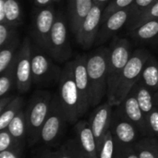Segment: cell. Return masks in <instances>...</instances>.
<instances>
[{"mask_svg":"<svg viewBox=\"0 0 158 158\" xmlns=\"http://www.w3.org/2000/svg\"><path fill=\"white\" fill-rule=\"evenodd\" d=\"M55 95L59 101L69 124H76L84 116L74 79V60L64 66L58 81L57 92Z\"/></svg>","mask_w":158,"mask_h":158,"instance_id":"obj_1","label":"cell"},{"mask_svg":"<svg viewBox=\"0 0 158 158\" xmlns=\"http://www.w3.org/2000/svg\"><path fill=\"white\" fill-rule=\"evenodd\" d=\"M110 49L100 47L87 56L91 107L97 106L107 94V68Z\"/></svg>","mask_w":158,"mask_h":158,"instance_id":"obj_2","label":"cell"},{"mask_svg":"<svg viewBox=\"0 0 158 158\" xmlns=\"http://www.w3.org/2000/svg\"><path fill=\"white\" fill-rule=\"evenodd\" d=\"M53 94L39 90L33 93L25 108L27 125V143L32 147L40 143L42 128L49 114Z\"/></svg>","mask_w":158,"mask_h":158,"instance_id":"obj_3","label":"cell"},{"mask_svg":"<svg viewBox=\"0 0 158 158\" xmlns=\"http://www.w3.org/2000/svg\"><path fill=\"white\" fill-rule=\"evenodd\" d=\"M109 49L106 98L112 106L121 74L131 56V44L125 38H115Z\"/></svg>","mask_w":158,"mask_h":158,"instance_id":"obj_4","label":"cell"},{"mask_svg":"<svg viewBox=\"0 0 158 158\" xmlns=\"http://www.w3.org/2000/svg\"><path fill=\"white\" fill-rule=\"evenodd\" d=\"M68 124L67 117L58 99L54 94L49 114L41 131L40 143L42 146L49 149L56 147L64 137Z\"/></svg>","mask_w":158,"mask_h":158,"instance_id":"obj_5","label":"cell"},{"mask_svg":"<svg viewBox=\"0 0 158 158\" xmlns=\"http://www.w3.org/2000/svg\"><path fill=\"white\" fill-rule=\"evenodd\" d=\"M149 56L150 54L144 49H139L131 53V56L121 74L112 105L113 106H118L131 92L134 85L140 81L143 66Z\"/></svg>","mask_w":158,"mask_h":158,"instance_id":"obj_6","label":"cell"},{"mask_svg":"<svg viewBox=\"0 0 158 158\" xmlns=\"http://www.w3.org/2000/svg\"><path fill=\"white\" fill-rule=\"evenodd\" d=\"M46 52L57 62H64L71 56L67 22L62 13H56Z\"/></svg>","mask_w":158,"mask_h":158,"instance_id":"obj_7","label":"cell"},{"mask_svg":"<svg viewBox=\"0 0 158 158\" xmlns=\"http://www.w3.org/2000/svg\"><path fill=\"white\" fill-rule=\"evenodd\" d=\"M32 83L36 86L46 87L58 82L61 75L60 69L56 67L43 52L33 49L31 56Z\"/></svg>","mask_w":158,"mask_h":158,"instance_id":"obj_8","label":"cell"},{"mask_svg":"<svg viewBox=\"0 0 158 158\" xmlns=\"http://www.w3.org/2000/svg\"><path fill=\"white\" fill-rule=\"evenodd\" d=\"M104 5L94 3L90 12L81 21L77 32L75 33L76 41L84 49L93 46L103 21Z\"/></svg>","mask_w":158,"mask_h":158,"instance_id":"obj_9","label":"cell"},{"mask_svg":"<svg viewBox=\"0 0 158 158\" xmlns=\"http://www.w3.org/2000/svg\"><path fill=\"white\" fill-rule=\"evenodd\" d=\"M32 48L30 39H24L17 54L16 65V88L19 94H26L30 91L32 83L31 71Z\"/></svg>","mask_w":158,"mask_h":158,"instance_id":"obj_10","label":"cell"},{"mask_svg":"<svg viewBox=\"0 0 158 158\" xmlns=\"http://www.w3.org/2000/svg\"><path fill=\"white\" fill-rule=\"evenodd\" d=\"M56 13L54 6H48L38 8L33 19L32 35L39 48L47 50L52 28L56 20Z\"/></svg>","mask_w":158,"mask_h":158,"instance_id":"obj_11","label":"cell"},{"mask_svg":"<svg viewBox=\"0 0 158 158\" xmlns=\"http://www.w3.org/2000/svg\"><path fill=\"white\" fill-rule=\"evenodd\" d=\"M116 110L123 118L134 124L143 137H152L149 131L148 120L141 109L135 94L132 90L127 95V97L118 106H116Z\"/></svg>","mask_w":158,"mask_h":158,"instance_id":"obj_12","label":"cell"},{"mask_svg":"<svg viewBox=\"0 0 158 158\" xmlns=\"http://www.w3.org/2000/svg\"><path fill=\"white\" fill-rule=\"evenodd\" d=\"M110 130L116 145H133L140 137H143L137 127L123 118L117 110L113 113Z\"/></svg>","mask_w":158,"mask_h":158,"instance_id":"obj_13","label":"cell"},{"mask_svg":"<svg viewBox=\"0 0 158 158\" xmlns=\"http://www.w3.org/2000/svg\"><path fill=\"white\" fill-rule=\"evenodd\" d=\"M86 62L87 56H77L74 60V79L79 92L83 115H85L89 107H91L90 82Z\"/></svg>","mask_w":158,"mask_h":158,"instance_id":"obj_14","label":"cell"},{"mask_svg":"<svg viewBox=\"0 0 158 158\" xmlns=\"http://www.w3.org/2000/svg\"><path fill=\"white\" fill-rule=\"evenodd\" d=\"M113 113V106L106 101V103L97 106L91 116L89 123L96 140L97 147L100 146L106 132L110 130Z\"/></svg>","mask_w":158,"mask_h":158,"instance_id":"obj_15","label":"cell"},{"mask_svg":"<svg viewBox=\"0 0 158 158\" xmlns=\"http://www.w3.org/2000/svg\"><path fill=\"white\" fill-rule=\"evenodd\" d=\"M132 16L131 7H127L113 12L107 18H106L101 24L98 35L97 42L98 44H103L111 38L118 31H119L126 23L129 22Z\"/></svg>","mask_w":158,"mask_h":158,"instance_id":"obj_16","label":"cell"},{"mask_svg":"<svg viewBox=\"0 0 158 158\" xmlns=\"http://www.w3.org/2000/svg\"><path fill=\"white\" fill-rule=\"evenodd\" d=\"M75 131L77 143L85 156L87 158H99L96 140L90 123L84 120H79L75 124Z\"/></svg>","mask_w":158,"mask_h":158,"instance_id":"obj_17","label":"cell"},{"mask_svg":"<svg viewBox=\"0 0 158 158\" xmlns=\"http://www.w3.org/2000/svg\"><path fill=\"white\" fill-rule=\"evenodd\" d=\"M94 0H69V19L72 32L75 34L83 20L94 6Z\"/></svg>","mask_w":158,"mask_h":158,"instance_id":"obj_18","label":"cell"},{"mask_svg":"<svg viewBox=\"0 0 158 158\" xmlns=\"http://www.w3.org/2000/svg\"><path fill=\"white\" fill-rule=\"evenodd\" d=\"M133 93L137 98L139 106L145 115L146 118L156 107L155 101V93H153L148 87H146L141 81H139L132 88Z\"/></svg>","mask_w":158,"mask_h":158,"instance_id":"obj_19","label":"cell"},{"mask_svg":"<svg viewBox=\"0 0 158 158\" xmlns=\"http://www.w3.org/2000/svg\"><path fill=\"white\" fill-rule=\"evenodd\" d=\"M140 81L153 93L158 91V62L151 55L143 66Z\"/></svg>","mask_w":158,"mask_h":158,"instance_id":"obj_20","label":"cell"},{"mask_svg":"<svg viewBox=\"0 0 158 158\" xmlns=\"http://www.w3.org/2000/svg\"><path fill=\"white\" fill-rule=\"evenodd\" d=\"M131 36L136 41L147 42L158 36V19L147 20L139 26L129 30Z\"/></svg>","mask_w":158,"mask_h":158,"instance_id":"obj_21","label":"cell"},{"mask_svg":"<svg viewBox=\"0 0 158 158\" xmlns=\"http://www.w3.org/2000/svg\"><path fill=\"white\" fill-rule=\"evenodd\" d=\"M10 134L21 144L25 145L27 143V125L25 108L22 109L9 123L7 127Z\"/></svg>","mask_w":158,"mask_h":158,"instance_id":"obj_22","label":"cell"},{"mask_svg":"<svg viewBox=\"0 0 158 158\" xmlns=\"http://www.w3.org/2000/svg\"><path fill=\"white\" fill-rule=\"evenodd\" d=\"M158 141L155 137H143L133 144L139 158H157Z\"/></svg>","mask_w":158,"mask_h":158,"instance_id":"obj_23","label":"cell"},{"mask_svg":"<svg viewBox=\"0 0 158 158\" xmlns=\"http://www.w3.org/2000/svg\"><path fill=\"white\" fill-rule=\"evenodd\" d=\"M24 109V99L20 96H15L11 103L0 113V131L7 129L12 119Z\"/></svg>","mask_w":158,"mask_h":158,"instance_id":"obj_24","label":"cell"},{"mask_svg":"<svg viewBox=\"0 0 158 158\" xmlns=\"http://www.w3.org/2000/svg\"><path fill=\"white\" fill-rule=\"evenodd\" d=\"M19 38H15L12 42L0 48V73H3L16 58L19 52Z\"/></svg>","mask_w":158,"mask_h":158,"instance_id":"obj_25","label":"cell"},{"mask_svg":"<svg viewBox=\"0 0 158 158\" xmlns=\"http://www.w3.org/2000/svg\"><path fill=\"white\" fill-rule=\"evenodd\" d=\"M21 15L18 0H5V23L17 27L21 24Z\"/></svg>","mask_w":158,"mask_h":158,"instance_id":"obj_26","label":"cell"},{"mask_svg":"<svg viewBox=\"0 0 158 158\" xmlns=\"http://www.w3.org/2000/svg\"><path fill=\"white\" fill-rule=\"evenodd\" d=\"M16 65H17V56L10 64V66L1 73L0 77V97L8 94L13 84L16 85Z\"/></svg>","mask_w":158,"mask_h":158,"instance_id":"obj_27","label":"cell"},{"mask_svg":"<svg viewBox=\"0 0 158 158\" xmlns=\"http://www.w3.org/2000/svg\"><path fill=\"white\" fill-rule=\"evenodd\" d=\"M154 19H158V0H156L154 4H152L148 8H146L143 12H142L137 17L131 19L128 22V29L131 30L140 24Z\"/></svg>","mask_w":158,"mask_h":158,"instance_id":"obj_28","label":"cell"},{"mask_svg":"<svg viewBox=\"0 0 158 158\" xmlns=\"http://www.w3.org/2000/svg\"><path fill=\"white\" fill-rule=\"evenodd\" d=\"M116 151V144L113 133L109 130L105 138L103 139L100 146L98 147V157L99 158H114Z\"/></svg>","mask_w":158,"mask_h":158,"instance_id":"obj_29","label":"cell"},{"mask_svg":"<svg viewBox=\"0 0 158 158\" xmlns=\"http://www.w3.org/2000/svg\"><path fill=\"white\" fill-rule=\"evenodd\" d=\"M23 144L19 143L8 131L7 129L0 131V152L12 150V149H19L24 150Z\"/></svg>","mask_w":158,"mask_h":158,"instance_id":"obj_30","label":"cell"},{"mask_svg":"<svg viewBox=\"0 0 158 158\" xmlns=\"http://www.w3.org/2000/svg\"><path fill=\"white\" fill-rule=\"evenodd\" d=\"M17 37H19V34L16 27L5 22H0V48L9 44Z\"/></svg>","mask_w":158,"mask_h":158,"instance_id":"obj_31","label":"cell"},{"mask_svg":"<svg viewBox=\"0 0 158 158\" xmlns=\"http://www.w3.org/2000/svg\"><path fill=\"white\" fill-rule=\"evenodd\" d=\"M133 2H134V0H112L109 3V5L104 9L103 20L106 18H107L110 14L115 12V11H118V10L124 9V8L131 6Z\"/></svg>","mask_w":158,"mask_h":158,"instance_id":"obj_32","label":"cell"},{"mask_svg":"<svg viewBox=\"0 0 158 158\" xmlns=\"http://www.w3.org/2000/svg\"><path fill=\"white\" fill-rule=\"evenodd\" d=\"M156 1V0H134L133 4L131 6V11H132V16H131V19L135 18V17H137L138 15H140L142 12H143L146 8H148Z\"/></svg>","mask_w":158,"mask_h":158,"instance_id":"obj_33","label":"cell"},{"mask_svg":"<svg viewBox=\"0 0 158 158\" xmlns=\"http://www.w3.org/2000/svg\"><path fill=\"white\" fill-rule=\"evenodd\" d=\"M115 155L118 158H139L133 145H116Z\"/></svg>","mask_w":158,"mask_h":158,"instance_id":"obj_34","label":"cell"},{"mask_svg":"<svg viewBox=\"0 0 158 158\" xmlns=\"http://www.w3.org/2000/svg\"><path fill=\"white\" fill-rule=\"evenodd\" d=\"M148 126L152 137L158 139V108H155L148 116Z\"/></svg>","mask_w":158,"mask_h":158,"instance_id":"obj_35","label":"cell"},{"mask_svg":"<svg viewBox=\"0 0 158 158\" xmlns=\"http://www.w3.org/2000/svg\"><path fill=\"white\" fill-rule=\"evenodd\" d=\"M56 158H75L69 141H67L65 143L61 144L56 150H55Z\"/></svg>","mask_w":158,"mask_h":158,"instance_id":"obj_36","label":"cell"},{"mask_svg":"<svg viewBox=\"0 0 158 158\" xmlns=\"http://www.w3.org/2000/svg\"><path fill=\"white\" fill-rule=\"evenodd\" d=\"M32 158H56L55 150L41 146L32 153Z\"/></svg>","mask_w":158,"mask_h":158,"instance_id":"obj_37","label":"cell"},{"mask_svg":"<svg viewBox=\"0 0 158 158\" xmlns=\"http://www.w3.org/2000/svg\"><path fill=\"white\" fill-rule=\"evenodd\" d=\"M24 150L12 149L0 152V158H24Z\"/></svg>","mask_w":158,"mask_h":158,"instance_id":"obj_38","label":"cell"},{"mask_svg":"<svg viewBox=\"0 0 158 158\" xmlns=\"http://www.w3.org/2000/svg\"><path fill=\"white\" fill-rule=\"evenodd\" d=\"M69 143H70V146H71V149H72V152H73V155H74V157L75 158H87L85 156V155L82 153V151L81 150V148L79 147L78 143H77V141L76 140H69Z\"/></svg>","mask_w":158,"mask_h":158,"instance_id":"obj_39","label":"cell"},{"mask_svg":"<svg viewBox=\"0 0 158 158\" xmlns=\"http://www.w3.org/2000/svg\"><path fill=\"white\" fill-rule=\"evenodd\" d=\"M14 97L15 96H13V95L6 94L0 98V113H2L5 110V108L11 103V101L14 99Z\"/></svg>","mask_w":158,"mask_h":158,"instance_id":"obj_40","label":"cell"},{"mask_svg":"<svg viewBox=\"0 0 158 158\" xmlns=\"http://www.w3.org/2000/svg\"><path fill=\"white\" fill-rule=\"evenodd\" d=\"M52 1H54V0H34V4L38 8H41V7H45V6H51Z\"/></svg>","mask_w":158,"mask_h":158,"instance_id":"obj_41","label":"cell"},{"mask_svg":"<svg viewBox=\"0 0 158 158\" xmlns=\"http://www.w3.org/2000/svg\"><path fill=\"white\" fill-rule=\"evenodd\" d=\"M108 0H94V3H96V4H101V5H104L105 3H106Z\"/></svg>","mask_w":158,"mask_h":158,"instance_id":"obj_42","label":"cell"},{"mask_svg":"<svg viewBox=\"0 0 158 158\" xmlns=\"http://www.w3.org/2000/svg\"><path fill=\"white\" fill-rule=\"evenodd\" d=\"M155 101H156V106L158 108V91L155 94Z\"/></svg>","mask_w":158,"mask_h":158,"instance_id":"obj_43","label":"cell"},{"mask_svg":"<svg viewBox=\"0 0 158 158\" xmlns=\"http://www.w3.org/2000/svg\"><path fill=\"white\" fill-rule=\"evenodd\" d=\"M114 158H118V156H117L115 155V156H114Z\"/></svg>","mask_w":158,"mask_h":158,"instance_id":"obj_44","label":"cell"},{"mask_svg":"<svg viewBox=\"0 0 158 158\" xmlns=\"http://www.w3.org/2000/svg\"><path fill=\"white\" fill-rule=\"evenodd\" d=\"M157 158H158V148H157Z\"/></svg>","mask_w":158,"mask_h":158,"instance_id":"obj_45","label":"cell"},{"mask_svg":"<svg viewBox=\"0 0 158 158\" xmlns=\"http://www.w3.org/2000/svg\"><path fill=\"white\" fill-rule=\"evenodd\" d=\"M54 1H60V0H54Z\"/></svg>","mask_w":158,"mask_h":158,"instance_id":"obj_46","label":"cell"}]
</instances>
